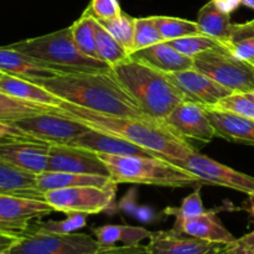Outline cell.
Wrapping results in <instances>:
<instances>
[{"label": "cell", "mask_w": 254, "mask_h": 254, "mask_svg": "<svg viewBox=\"0 0 254 254\" xmlns=\"http://www.w3.org/2000/svg\"><path fill=\"white\" fill-rule=\"evenodd\" d=\"M52 108L89 128L130 141L173 164L185 160L196 151L188 139L174 130L165 121L102 114L64 101Z\"/></svg>", "instance_id": "6da1fadb"}, {"label": "cell", "mask_w": 254, "mask_h": 254, "mask_svg": "<svg viewBox=\"0 0 254 254\" xmlns=\"http://www.w3.org/2000/svg\"><path fill=\"white\" fill-rule=\"evenodd\" d=\"M64 102L111 116L153 119L109 71L60 73L34 82ZM156 121V119H154Z\"/></svg>", "instance_id": "7a4b0ae2"}, {"label": "cell", "mask_w": 254, "mask_h": 254, "mask_svg": "<svg viewBox=\"0 0 254 254\" xmlns=\"http://www.w3.org/2000/svg\"><path fill=\"white\" fill-rule=\"evenodd\" d=\"M111 68L122 86L150 118L165 121L175 107L185 101L184 94L166 73L144 62L129 57Z\"/></svg>", "instance_id": "3957f363"}, {"label": "cell", "mask_w": 254, "mask_h": 254, "mask_svg": "<svg viewBox=\"0 0 254 254\" xmlns=\"http://www.w3.org/2000/svg\"><path fill=\"white\" fill-rule=\"evenodd\" d=\"M114 184H140L163 188H186L202 184L197 176L159 156H119L98 154Z\"/></svg>", "instance_id": "277c9868"}, {"label": "cell", "mask_w": 254, "mask_h": 254, "mask_svg": "<svg viewBox=\"0 0 254 254\" xmlns=\"http://www.w3.org/2000/svg\"><path fill=\"white\" fill-rule=\"evenodd\" d=\"M10 47L32 60L46 64L59 73L109 71L111 66L101 60L82 54L74 45L71 29L64 27L51 34L15 42Z\"/></svg>", "instance_id": "5b68a950"}, {"label": "cell", "mask_w": 254, "mask_h": 254, "mask_svg": "<svg viewBox=\"0 0 254 254\" xmlns=\"http://www.w3.org/2000/svg\"><path fill=\"white\" fill-rule=\"evenodd\" d=\"M193 68L207 74L232 92H254V64L237 59L223 46L193 57Z\"/></svg>", "instance_id": "8992f818"}, {"label": "cell", "mask_w": 254, "mask_h": 254, "mask_svg": "<svg viewBox=\"0 0 254 254\" xmlns=\"http://www.w3.org/2000/svg\"><path fill=\"white\" fill-rule=\"evenodd\" d=\"M99 247L96 238L84 233H52L29 227L6 251L10 254H93Z\"/></svg>", "instance_id": "52a82bcc"}, {"label": "cell", "mask_w": 254, "mask_h": 254, "mask_svg": "<svg viewBox=\"0 0 254 254\" xmlns=\"http://www.w3.org/2000/svg\"><path fill=\"white\" fill-rule=\"evenodd\" d=\"M117 184L106 188L97 186H78V188L61 189L45 192V201L54 211L64 213H84L94 215L108 211L116 198Z\"/></svg>", "instance_id": "ba28073f"}, {"label": "cell", "mask_w": 254, "mask_h": 254, "mask_svg": "<svg viewBox=\"0 0 254 254\" xmlns=\"http://www.w3.org/2000/svg\"><path fill=\"white\" fill-rule=\"evenodd\" d=\"M25 134L50 144H69L89 130V127L59 113L54 108L11 122Z\"/></svg>", "instance_id": "9c48e42d"}, {"label": "cell", "mask_w": 254, "mask_h": 254, "mask_svg": "<svg viewBox=\"0 0 254 254\" xmlns=\"http://www.w3.org/2000/svg\"><path fill=\"white\" fill-rule=\"evenodd\" d=\"M175 165L181 166L197 176L201 183L212 184L241 191L247 195H254V178L241 171L226 166L202 154L192 153L185 160L178 161Z\"/></svg>", "instance_id": "30bf717a"}, {"label": "cell", "mask_w": 254, "mask_h": 254, "mask_svg": "<svg viewBox=\"0 0 254 254\" xmlns=\"http://www.w3.org/2000/svg\"><path fill=\"white\" fill-rule=\"evenodd\" d=\"M51 144L32 136H6L0 139V159L39 175L47 170Z\"/></svg>", "instance_id": "8fae6325"}, {"label": "cell", "mask_w": 254, "mask_h": 254, "mask_svg": "<svg viewBox=\"0 0 254 254\" xmlns=\"http://www.w3.org/2000/svg\"><path fill=\"white\" fill-rule=\"evenodd\" d=\"M46 171L86 174L111 178L108 168L93 151L67 144H51Z\"/></svg>", "instance_id": "7c38bea8"}, {"label": "cell", "mask_w": 254, "mask_h": 254, "mask_svg": "<svg viewBox=\"0 0 254 254\" xmlns=\"http://www.w3.org/2000/svg\"><path fill=\"white\" fill-rule=\"evenodd\" d=\"M171 82L180 89L185 101L201 104L203 107H215L225 97L233 93L218 82L196 68L166 73Z\"/></svg>", "instance_id": "4fadbf2b"}, {"label": "cell", "mask_w": 254, "mask_h": 254, "mask_svg": "<svg viewBox=\"0 0 254 254\" xmlns=\"http://www.w3.org/2000/svg\"><path fill=\"white\" fill-rule=\"evenodd\" d=\"M165 122L185 139L190 138L202 143H210L217 136L205 107L192 102H181L166 117Z\"/></svg>", "instance_id": "5bb4252c"}, {"label": "cell", "mask_w": 254, "mask_h": 254, "mask_svg": "<svg viewBox=\"0 0 254 254\" xmlns=\"http://www.w3.org/2000/svg\"><path fill=\"white\" fill-rule=\"evenodd\" d=\"M149 254H225L226 245L190 237L176 231L151 232L148 245Z\"/></svg>", "instance_id": "9a60e30c"}, {"label": "cell", "mask_w": 254, "mask_h": 254, "mask_svg": "<svg viewBox=\"0 0 254 254\" xmlns=\"http://www.w3.org/2000/svg\"><path fill=\"white\" fill-rule=\"evenodd\" d=\"M54 212L45 200L0 195V223L11 226L19 233L29 230L30 222Z\"/></svg>", "instance_id": "2e32d148"}, {"label": "cell", "mask_w": 254, "mask_h": 254, "mask_svg": "<svg viewBox=\"0 0 254 254\" xmlns=\"http://www.w3.org/2000/svg\"><path fill=\"white\" fill-rule=\"evenodd\" d=\"M67 145L77 146V148L86 149L97 154H107V155L119 156H158L146 149L140 148L128 140L113 135V134L104 133L89 128L88 131L81 134L74 138Z\"/></svg>", "instance_id": "e0dca14e"}, {"label": "cell", "mask_w": 254, "mask_h": 254, "mask_svg": "<svg viewBox=\"0 0 254 254\" xmlns=\"http://www.w3.org/2000/svg\"><path fill=\"white\" fill-rule=\"evenodd\" d=\"M173 230L190 237L221 245H228L236 240L235 236L223 226L215 211H205L195 217L174 222Z\"/></svg>", "instance_id": "ac0fdd59"}, {"label": "cell", "mask_w": 254, "mask_h": 254, "mask_svg": "<svg viewBox=\"0 0 254 254\" xmlns=\"http://www.w3.org/2000/svg\"><path fill=\"white\" fill-rule=\"evenodd\" d=\"M205 109L217 136L254 146V118L237 116L215 107H205Z\"/></svg>", "instance_id": "d6986e66"}, {"label": "cell", "mask_w": 254, "mask_h": 254, "mask_svg": "<svg viewBox=\"0 0 254 254\" xmlns=\"http://www.w3.org/2000/svg\"><path fill=\"white\" fill-rule=\"evenodd\" d=\"M130 57L144 62L164 73H173L193 67V59L184 56L168 41L159 42L145 49L131 52Z\"/></svg>", "instance_id": "ffe728a7"}, {"label": "cell", "mask_w": 254, "mask_h": 254, "mask_svg": "<svg viewBox=\"0 0 254 254\" xmlns=\"http://www.w3.org/2000/svg\"><path fill=\"white\" fill-rule=\"evenodd\" d=\"M0 71L5 74L29 79L31 82L60 74L46 64L35 61L31 57L10 46L0 47Z\"/></svg>", "instance_id": "44dd1931"}, {"label": "cell", "mask_w": 254, "mask_h": 254, "mask_svg": "<svg viewBox=\"0 0 254 254\" xmlns=\"http://www.w3.org/2000/svg\"><path fill=\"white\" fill-rule=\"evenodd\" d=\"M0 195L45 200L37 188L36 175L0 159Z\"/></svg>", "instance_id": "7402d4cb"}, {"label": "cell", "mask_w": 254, "mask_h": 254, "mask_svg": "<svg viewBox=\"0 0 254 254\" xmlns=\"http://www.w3.org/2000/svg\"><path fill=\"white\" fill-rule=\"evenodd\" d=\"M0 92L21 101L42 104V106L56 107L62 102L61 98L45 89L44 87L29 79L10 76V74H4L0 78Z\"/></svg>", "instance_id": "603a6c76"}, {"label": "cell", "mask_w": 254, "mask_h": 254, "mask_svg": "<svg viewBox=\"0 0 254 254\" xmlns=\"http://www.w3.org/2000/svg\"><path fill=\"white\" fill-rule=\"evenodd\" d=\"M37 188L41 192L61 189L78 188V186H97L106 188L113 184L111 178L99 175H86V174L59 173V171H44L36 175Z\"/></svg>", "instance_id": "cb8c5ba5"}, {"label": "cell", "mask_w": 254, "mask_h": 254, "mask_svg": "<svg viewBox=\"0 0 254 254\" xmlns=\"http://www.w3.org/2000/svg\"><path fill=\"white\" fill-rule=\"evenodd\" d=\"M150 233L138 226L104 225L93 228L94 238L101 247H111L119 242L123 243V246H135L150 237Z\"/></svg>", "instance_id": "d4e9b609"}, {"label": "cell", "mask_w": 254, "mask_h": 254, "mask_svg": "<svg viewBox=\"0 0 254 254\" xmlns=\"http://www.w3.org/2000/svg\"><path fill=\"white\" fill-rule=\"evenodd\" d=\"M201 31L205 35L215 37L218 41L223 42L230 36L233 22L231 21V15L221 11L217 6L211 1L203 5L197 14V21Z\"/></svg>", "instance_id": "484cf974"}, {"label": "cell", "mask_w": 254, "mask_h": 254, "mask_svg": "<svg viewBox=\"0 0 254 254\" xmlns=\"http://www.w3.org/2000/svg\"><path fill=\"white\" fill-rule=\"evenodd\" d=\"M223 47L237 59L254 61V19L242 24H233Z\"/></svg>", "instance_id": "4316f807"}, {"label": "cell", "mask_w": 254, "mask_h": 254, "mask_svg": "<svg viewBox=\"0 0 254 254\" xmlns=\"http://www.w3.org/2000/svg\"><path fill=\"white\" fill-rule=\"evenodd\" d=\"M94 36L98 59L111 67L122 64L130 57L128 50L122 46V44H119L97 20L94 25Z\"/></svg>", "instance_id": "83f0119b"}, {"label": "cell", "mask_w": 254, "mask_h": 254, "mask_svg": "<svg viewBox=\"0 0 254 254\" xmlns=\"http://www.w3.org/2000/svg\"><path fill=\"white\" fill-rule=\"evenodd\" d=\"M94 25H96V19L86 9L83 11V14L81 15V17H78L69 26V29H71L72 39H73V42L77 46V49L82 54L87 55V56L99 60L96 47Z\"/></svg>", "instance_id": "f1b7e54d"}, {"label": "cell", "mask_w": 254, "mask_h": 254, "mask_svg": "<svg viewBox=\"0 0 254 254\" xmlns=\"http://www.w3.org/2000/svg\"><path fill=\"white\" fill-rule=\"evenodd\" d=\"M50 108L51 107L21 101L0 92V122L11 123L25 117L47 112Z\"/></svg>", "instance_id": "f546056e"}, {"label": "cell", "mask_w": 254, "mask_h": 254, "mask_svg": "<svg viewBox=\"0 0 254 254\" xmlns=\"http://www.w3.org/2000/svg\"><path fill=\"white\" fill-rule=\"evenodd\" d=\"M164 41H171L191 35L203 34L196 21L173 16H154Z\"/></svg>", "instance_id": "4dcf8cb0"}, {"label": "cell", "mask_w": 254, "mask_h": 254, "mask_svg": "<svg viewBox=\"0 0 254 254\" xmlns=\"http://www.w3.org/2000/svg\"><path fill=\"white\" fill-rule=\"evenodd\" d=\"M134 19L126 12L109 20H97L122 46L126 47L129 54L133 52L134 42Z\"/></svg>", "instance_id": "1f68e13d"}, {"label": "cell", "mask_w": 254, "mask_h": 254, "mask_svg": "<svg viewBox=\"0 0 254 254\" xmlns=\"http://www.w3.org/2000/svg\"><path fill=\"white\" fill-rule=\"evenodd\" d=\"M168 42L174 49L178 50L180 54H183L184 56L191 57V59L196 57L197 55L202 54V52L208 51V50L217 49V47L223 46L222 42L218 41L217 39L205 34L191 35V36L171 40V41Z\"/></svg>", "instance_id": "d6a6232c"}, {"label": "cell", "mask_w": 254, "mask_h": 254, "mask_svg": "<svg viewBox=\"0 0 254 254\" xmlns=\"http://www.w3.org/2000/svg\"><path fill=\"white\" fill-rule=\"evenodd\" d=\"M163 41V36L158 29L155 17L149 16L134 19L133 52Z\"/></svg>", "instance_id": "836d02e7"}, {"label": "cell", "mask_w": 254, "mask_h": 254, "mask_svg": "<svg viewBox=\"0 0 254 254\" xmlns=\"http://www.w3.org/2000/svg\"><path fill=\"white\" fill-rule=\"evenodd\" d=\"M215 108L221 111L230 112V113L237 114V116L254 118V102L248 96V93H238L233 92L230 96L221 99Z\"/></svg>", "instance_id": "e575fe53"}, {"label": "cell", "mask_w": 254, "mask_h": 254, "mask_svg": "<svg viewBox=\"0 0 254 254\" xmlns=\"http://www.w3.org/2000/svg\"><path fill=\"white\" fill-rule=\"evenodd\" d=\"M87 215L84 213H68L62 221H46L35 225L37 230L52 233H74L86 227Z\"/></svg>", "instance_id": "d590c367"}, {"label": "cell", "mask_w": 254, "mask_h": 254, "mask_svg": "<svg viewBox=\"0 0 254 254\" xmlns=\"http://www.w3.org/2000/svg\"><path fill=\"white\" fill-rule=\"evenodd\" d=\"M206 210L205 207H203L200 189H197V190L193 191L192 193H190L188 197L184 198L180 207H169L166 208L165 212L168 213V215L174 216V217H175V222H178V221L188 220V218L201 215V213H203Z\"/></svg>", "instance_id": "8d00e7d4"}, {"label": "cell", "mask_w": 254, "mask_h": 254, "mask_svg": "<svg viewBox=\"0 0 254 254\" xmlns=\"http://www.w3.org/2000/svg\"><path fill=\"white\" fill-rule=\"evenodd\" d=\"M97 20H109L122 14L118 0H92L86 7Z\"/></svg>", "instance_id": "74e56055"}, {"label": "cell", "mask_w": 254, "mask_h": 254, "mask_svg": "<svg viewBox=\"0 0 254 254\" xmlns=\"http://www.w3.org/2000/svg\"><path fill=\"white\" fill-rule=\"evenodd\" d=\"M225 254H254V231L226 245Z\"/></svg>", "instance_id": "f35d334b"}, {"label": "cell", "mask_w": 254, "mask_h": 254, "mask_svg": "<svg viewBox=\"0 0 254 254\" xmlns=\"http://www.w3.org/2000/svg\"><path fill=\"white\" fill-rule=\"evenodd\" d=\"M93 254H149L148 246H111V247H99Z\"/></svg>", "instance_id": "ab89813d"}, {"label": "cell", "mask_w": 254, "mask_h": 254, "mask_svg": "<svg viewBox=\"0 0 254 254\" xmlns=\"http://www.w3.org/2000/svg\"><path fill=\"white\" fill-rule=\"evenodd\" d=\"M21 129L17 128L12 123H6V122H0V139L6 138V136H25Z\"/></svg>", "instance_id": "60d3db41"}, {"label": "cell", "mask_w": 254, "mask_h": 254, "mask_svg": "<svg viewBox=\"0 0 254 254\" xmlns=\"http://www.w3.org/2000/svg\"><path fill=\"white\" fill-rule=\"evenodd\" d=\"M213 4L226 14H232L241 5V0H212Z\"/></svg>", "instance_id": "b9f144b4"}, {"label": "cell", "mask_w": 254, "mask_h": 254, "mask_svg": "<svg viewBox=\"0 0 254 254\" xmlns=\"http://www.w3.org/2000/svg\"><path fill=\"white\" fill-rule=\"evenodd\" d=\"M20 235H11V233L0 232V246H10Z\"/></svg>", "instance_id": "7bdbcfd3"}, {"label": "cell", "mask_w": 254, "mask_h": 254, "mask_svg": "<svg viewBox=\"0 0 254 254\" xmlns=\"http://www.w3.org/2000/svg\"><path fill=\"white\" fill-rule=\"evenodd\" d=\"M0 232L11 233V235H21V233L17 232L15 228H12L11 226H7V225H5V223H0Z\"/></svg>", "instance_id": "ee69618b"}, {"label": "cell", "mask_w": 254, "mask_h": 254, "mask_svg": "<svg viewBox=\"0 0 254 254\" xmlns=\"http://www.w3.org/2000/svg\"><path fill=\"white\" fill-rule=\"evenodd\" d=\"M241 4L254 10V0H241Z\"/></svg>", "instance_id": "f6af8a7d"}, {"label": "cell", "mask_w": 254, "mask_h": 254, "mask_svg": "<svg viewBox=\"0 0 254 254\" xmlns=\"http://www.w3.org/2000/svg\"><path fill=\"white\" fill-rule=\"evenodd\" d=\"M250 196V210L252 216L254 217V195H248Z\"/></svg>", "instance_id": "bcb514c9"}, {"label": "cell", "mask_w": 254, "mask_h": 254, "mask_svg": "<svg viewBox=\"0 0 254 254\" xmlns=\"http://www.w3.org/2000/svg\"><path fill=\"white\" fill-rule=\"evenodd\" d=\"M7 247H9V246H0V254H10L6 251Z\"/></svg>", "instance_id": "7dc6e473"}, {"label": "cell", "mask_w": 254, "mask_h": 254, "mask_svg": "<svg viewBox=\"0 0 254 254\" xmlns=\"http://www.w3.org/2000/svg\"><path fill=\"white\" fill-rule=\"evenodd\" d=\"M248 96L251 97V99L254 102V92H251V93H248Z\"/></svg>", "instance_id": "c3c4849f"}, {"label": "cell", "mask_w": 254, "mask_h": 254, "mask_svg": "<svg viewBox=\"0 0 254 254\" xmlns=\"http://www.w3.org/2000/svg\"><path fill=\"white\" fill-rule=\"evenodd\" d=\"M4 74H5V73H4V72H1V71H0V78H1V77H2V76H4Z\"/></svg>", "instance_id": "681fc988"}, {"label": "cell", "mask_w": 254, "mask_h": 254, "mask_svg": "<svg viewBox=\"0 0 254 254\" xmlns=\"http://www.w3.org/2000/svg\"><path fill=\"white\" fill-rule=\"evenodd\" d=\"M252 64H254V61H253V62H252Z\"/></svg>", "instance_id": "f907efd6"}]
</instances>
